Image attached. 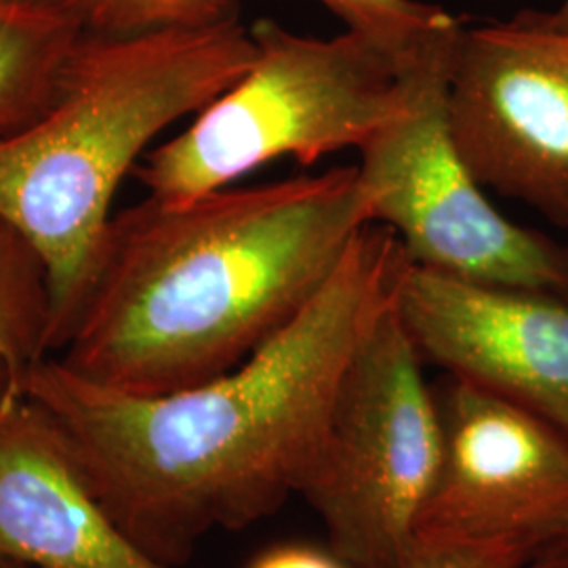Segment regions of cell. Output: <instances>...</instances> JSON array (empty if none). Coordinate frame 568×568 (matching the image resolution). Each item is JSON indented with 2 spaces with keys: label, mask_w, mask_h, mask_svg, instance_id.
I'll return each mask as SVG.
<instances>
[{
  "label": "cell",
  "mask_w": 568,
  "mask_h": 568,
  "mask_svg": "<svg viewBox=\"0 0 568 568\" xmlns=\"http://www.w3.org/2000/svg\"><path fill=\"white\" fill-rule=\"evenodd\" d=\"M344 21L352 32H361L396 51H408L432 30L453 20L438 4L419 0H318Z\"/></svg>",
  "instance_id": "obj_14"
},
{
  "label": "cell",
  "mask_w": 568,
  "mask_h": 568,
  "mask_svg": "<svg viewBox=\"0 0 568 568\" xmlns=\"http://www.w3.org/2000/svg\"><path fill=\"white\" fill-rule=\"evenodd\" d=\"M251 37L243 77L135 166L150 199L183 203L284 156L310 166L361 150L405 110L415 47L396 51L352 30L316 39L274 20L255 21Z\"/></svg>",
  "instance_id": "obj_4"
},
{
  "label": "cell",
  "mask_w": 568,
  "mask_h": 568,
  "mask_svg": "<svg viewBox=\"0 0 568 568\" xmlns=\"http://www.w3.org/2000/svg\"><path fill=\"white\" fill-rule=\"evenodd\" d=\"M371 220L358 166L114 213L60 358L161 396L215 379L283 331Z\"/></svg>",
  "instance_id": "obj_2"
},
{
  "label": "cell",
  "mask_w": 568,
  "mask_h": 568,
  "mask_svg": "<svg viewBox=\"0 0 568 568\" xmlns=\"http://www.w3.org/2000/svg\"><path fill=\"white\" fill-rule=\"evenodd\" d=\"M2 379H4V373H2V368H0V384H2Z\"/></svg>",
  "instance_id": "obj_20"
},
{
  "label": "cell",
  "mask_w": 568,
  "mask_h": 568,
  "mask_svg": "<svg viewBox=\"0 0 568 568\" xmlns=\"http://www.w3.org/2000/svg\"><path fill=\"white\" fill-rule=\"evenodd\" d=\"M530 554L511 546H464L413 539L403 568H527Z\"/></svg>",
  "instance_id": "obj_15"
},
{
  "label": "cell",
  "mask_w": 568,
  "mask_h": 568,
  "mask_svg": "<svg viewBox=\"0 0 568 568\" xmlns=\"http://www.w3.org/2000/svg\"><path fill=\"white\" fill-rule=\"evenodd\" d=\"M434 396L443 447L415 539L511 546L532 560L568 527V436L455 377Z\"/></svg>",
  "instance_id": "obj_8"
},
{
  "label": "cell",
  "mask_w": 568,
  "mask_h": 568,
  "mask_svg": "<svg viewBox=\"0 0 568 568\" xmlns=\"http://www.w3.org/2000/svg\"><path fill=\"white\" fill-rule=\"evenodd\" d=\"M396 312L422 361L568 436V300L410 265Z\"/></svg>",
  "instance_id": "obj_9"
},
{
  "label": "cell",
  "mask_w": 568,
  "mask_h": 568,
  "mask_svg": "<svg viewBox=\"0 0 568 568\" xmlns=\"http://www.w3.org/2000/svg\"><path fill=\"white\" fill-rule=\"evenodd\" d=\"M448 114L483 187L568 230V28L539 9L464 21L450 53Z\"/></svg>",
  "instance_id": "obj_7"
},
{
  "label": "cell",
  "mask_w": 568,
  "mask_h": 568,
  "mask_svg": "<svg viewBox=\"0 0 568 568\" xmlns=\"http://www.w3.org/2000/svg\"><path fill=\"white\" fill-rule=\"evenodd\" d=\"M82 32L44 0H0V135L41 110Z\"/></svg>",
  "instance_id": "obj_11"
},
{
  "label": "cell",
  "mask_w": 568,
  "mask_h": 568,
  "mask_svg": "<svg viewBox=\"0 0 568 568\" xmlns=\"http://www.w3.org/2000/svg\"><path fill=\"white\" fill-rule=\"evenodd\" d=\"M462 23L453 18L415 44L405 110L358 150L371 220L398 236L415 265L568 300L567 244L504 217L453 138L448 70Z\"/></svg>",
  "instance_id": "obj_5"
},
{
  "label": "cell",
  "mask_w": 568,
  "mask_h": 568,
  "mask_svg": "<svg viewBox=\"0 0 568 568\" xmlns=\"http://www.w3.org/2000/svg\"><path fill=\"white\" fill-rule=\"evenodd\" d=\"M51 302L37 251L0 220V366L4 384L20 389L23 373L49 352Z\"/></svg>",
  "instance_id": "obj_12"
},
{
  "label": "cell",
  "mask_w": 568,
  "mask_h": 568,
  "mask_svg": "<svg viewBox=\"0 0 568 568\" xmlns=\"http://www.w3.org/2000/svg\"><path fill=\"white\" fill-rule=\"evenodd\" d=\"M91 34H135L175 26H203L236 13L234 0H44Z\"/></svg>",
  "instance_id": "obj_13"
},
{
  "label": "cell",
  "mask_w": 568,
  "mask_h": 568,
  "mask_svg": "<svg viewBox=\"0 0 568 568\" xmlns=\"http://www.w3.org/2000/svg\"><path fill=\"white\" fill-rule=\"evenodd\" d=\"M0 368H2V366H0Z\"/></svg>",
  "instance_id": "obj_21"
},
{
  "label": "cell",
  "mask_w": 568,
  "mask_h": 568,
  "mask_svg": "<svg viewBox=\"0 0 568 568\" xmlns=\"http://www.w3.org/2000/svg\"><path fill=\"white\" fill-rule=\"evenodd\" d=\"M0 560L30 568H171L133 544L53 419L0 384Z\"/></svg>",
  "instance_id": "obj_10"
},
{
  "label": "cell",
  "mask_w": 568,
  "mask_h": 568,
  "mask_svg": "<svg viewBox=\"0 0 568 568\" xmlns=\"http://www.w3.org/2000/svg\"><path fill=\"white\" fill-rule=\"evenodd\" d=\"M527 568H568V527L546 548L539 549Z\"/></svg>",
  "instance_id": "obj_17"
},
{
  "label": "cell",
  "mask_w": 568,
  "mask_h": 568,
  "mask_svg": "<svg viewBox=\"0 0 568 568\" xmlns=\"http://www.w3.org/2000/svg\"><path fill=\"white\" fill-rule=\"evenodd\" d=\"M422 365L394 300L345 368L300 493L349 568H403L413 546L443 447Z\"/></svg>",
  "instance_id": "obj_6"
},
{
  "label": "cell",
  "mask_w": 568,
  "mask_h": 568,
  "mask_svg": "<svg viewBox=\"0 0 568 568\" xmlns=\"http://www.w3.org/2000/svg\"><path fill=\"white\" fill-rule=\"evenodd\" d=\"M549 18L554 20V23H558V26H562V28H568V0H562V2L558 4V9L549 11Z\"/></svg>",
  "instance_id": "obj_18"
},
{
  "label": "cell",
  "mask_w": 568,
  "mask_h": 568,
  "mask_svg": "<svg viewBox=\"0 0 568 568\" xmlns=\"http://www.w3.org/2000/svg\"><path fill=\"white\" fill-rule=\"evenodd\" d=\"M0 568H30L18 565V562H7V560H0Z\"/></svg>",
  "instance_id": "obj_19"
},
{
  "label": "cell",
  "mask_w": 568,
  "mask_h": 568,
  "mask_svg": "<svg viewBox=\"0 0 568 568\" xmlns=\"http://www.w3.org/2000/svg\"><path fill=\"white\" fill-rule=\"evenodd\" d=\"M410 265L389 227L368 224L318 295L215 379L133 396L47 356L20 389L53 419L122 532L182 567L213 530L253 527L302 493L345 368Z\"/></svg>",
  "instance_id": "obj_1"
},
{
  "label": "cell",
  "mask_w": 568,
  "mask_h": 568,
  "mask_svg": "<svg viewBox=\"0 0 568 568\" xmlns=\"http://www.w3.org/2000/svg\"><path fill=\"white\" fill-rule=\"evenodd\" d=\"M253 60L239 13L135 34L82 32L41 110L0 135V220L44 265L51 356L79 318L122 180Z\"/></svg>",
  "instance_id": "obj_3"
},
{
  "label": "cell",
  "mask_w": 568,
  "mask_h": 568,
  "mask_svg": "<svg viewBox=\"0 0 568 568\" xmlns=\"http://www.w3.org/2000/svg\"><path fill=\"white\" fill-rule=\"evenodd\" d=\"M246 568H349L331 549L307 544H281L257 554Z\"/></svg>",
  "instance_id": "obj_16"
}]
</instances>
